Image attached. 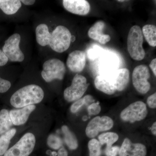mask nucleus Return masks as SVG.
I'll use <instances>...</instances> for the list:
<instances>
[{"label":"nucleus","mask_w":156,"mask_h":156,"mask_svg":"<svg viewBox=\"0 0 156 156\" xmlns=\"http://www.w3.org/2000/svg\"><path fill=\"white\" fill-rule=\"evenodd\" d=\"M151 131L154 135H156V122H154L151 127Z\"/></svg>","instance_id":"4c0bfd02"},{"label":"nucleus","mask_w":156,"mask_h":156,"mask_svg":"<svg viewBox=\"0 0 156 156\" xmlns=\"http://www.w3.org/2000/svg\"><path fill=\"white\" fill-rule=\"evenodd\" d=\"M44 95L43 89L39 86L27 85L14 92L11 97L10 102L14 107L21 108L40 103L43 100Z\"/></svg>","instance_id":"f257e3e1"},{"label":"nucleus","mask_w":156,"mask_h":156,"mask_svg":"<svg viewBox=\"0 0 156 156\" xmlns=\"http://www.w3.org/2000/svg\"><path fill=\"white\" fill-rule=\"evenodd\" d=\"M10 81L4 80L0 77V93H5L11 88Z\"/></svg>","instance_id":"c756f323"},{"label":"nucleus","mask_w":156,"mask_h":156,"mask_svg":"<svg viewBox=\"0 0 156 156\" xmlns=\"http://www.w3.org/2000/svg\"><path fill=\"white\" fill-rule=\"evenodd\" d=\"M43 68L42 77L48 83L64 78L66 69L64 63L59 59L54 58L47 60L43 64Z\"/></svg>","instance_id":"20e7f679"},{"label":"nucleus","mask_w":156,"mask_h":156,"mask_svg":"<svg viewBox=\"0 0 156 156\" xmlns=\"http://www.w3.org/2000/svg\"><path fill=\"white\" fill-rule=\"evenodd\" d=\"M16 133V129L12 128L0 137V156L4 155L8 150L11 140Z\"/></svg>","instance_id":"4be33fe9"},{"label":"nucleus","mask_w":156,"mask_h":156,"mask_svg":"<svg viewBox=\"0 0 156 156\" xmlns=\"http://www.w3.org/2000/svg\"><path fill=\"white\" fill-rule=\"evenodd\" d=\"M20 2L26 5H31L35 2V0H21Z\"/></svg>","instance_id":"e433bc0d"},{"label":"nucleus","mask_w":156,"mask_h":156,"mask_svg":"<svg viewBox=\"0 0 156 156\" xmlns=\"http://www.w3.org/2000/svg\"><path fill=\"white\" fill-rule=\"evenodd\" d=\"M13 125L9 112L6 109L2 110L0 111V134L9 131Z\"/></svg>","instance_id":"5701e85b"},{"label":"nucleus","mask_w":156,"mask_h":156,"mask_svg":"<svg viewBox=\"0 0 156 156\" xmlns=\"http://www.w3.org/2000/svg\"><path fill=\"white\" fill-rule=\"evenodd\" d=\"M9 61V59L7 58L2 50H0V66H3L7 64Z\"/></svg>","instance_id":"72a5a7b5"},{"label":"nucleus","mask_w":156,"mask_h":156,"mask_svg":"<svg viewBox=\"0 0 156 156\" xmlns=\"http://www.w3.org/2000/svg\"><path fill=\"white\" fill-rule=\"evenodd\" d=\"M95 87L98 90L108 95H112L116 92L113 86L111 84L106 76L100 75L97 76L94 80Z\"/></svg>","instance_id":"f3484780"},{"label":"nucleus","mask_w":156,"mask_h":156,"mask_svg":"<svg viewBox=\"0 0 156 156\" xmlns=\"http://www.w3.org/2000/svg\"><path fill=\"white\" fill-rule=\"evenodd\" d=\"M100 66L103 72L101 75L108 74L118 69L119 66L117 58L112 55H108L101 59Z\"/></svg>","instance_id":"6ab92c4d"},{"label":"nucleus","mask_w":156,"mask_h":156,"mask_svg":"<svg viewBox=\"0 0 156 156\" xmlns=\"http://www.w3.org/2000/svg\"><path fill=\"white\" fill-rule=\"evenodd\" d=\"M101 50L98 48H94L89 50L88 52V57L91 59H95L99 55Z\"/></svg>","instance_id":"473e14b6"},{"label":"nucleus","mask_w":156,"mask_h":156,"mask_svg":"<svg viewBox=\"0 0 156 156\" xmlns=\"http://www.w3.org/2000/svg\"><path fill=\"white\" fill-rule=\"evenodd\" d=\"M150 73L145 65H140L134 69L132 73V83L136 91L142 94H146L151 89L148 82Z\"/></svg>","instance_id":"6e6552de"},{"label":"nucleus","mask_w":156,"mask_h":156,"mask_svg":"<svg viewBox=\"0 0 156 156\" xmlns=\"http://www.w3.org/2000/svg\"><path fill=\"white\" fill-rule=\"evenodd\" d=\"M87 109L89 115H96L100 112L101 107L98 103L93 102L89 105Z\"/></svg>","instance_id":"c85d7f7f"},{"label":"nucleus","mask_w":156,"mask_h":156,"mask_svg":"<svg viewBox=\"0 0 156 156\" xmlns=\"http://www.w3.org/2000/svg\"><path fill=\"white\" fill-rule=\"evenodd\" d=\"M150 67L152 71L154 74L156 76V58H155L151 61L150 64Z\"/></svg>","instance_id":"f704fd0d"},{"label":"nucleus","mask_w":156,"mask_h":156,"mask_svg":"<svg viewBox=\"0 0 156 156\" xmlns=\"http://www.w3.org/2000/svg\"><path fill=\"white\" fill-rule=\"evenodd\" d=\"M147 148L144 144L133 143L128 138L124 139L119 151V156H146Z\"/></svg>","instance_id":"f8f14e48"},{"label":"nucleus","mask_w":156,"mask_h":156,"mask_svg":"<svg viewBox=\"0 0 156 156\" xmlns=\"http://www.w3.org/2000/svg\"><path fill=\"white\" fill-rule=\"evenodd\" d=\"M35 108V105H31L11 110L9 113L13 125L18 126L25 124L30 115Z\"/></svg>","instance_id":"dca6fc26"},{"label":"nucleus","mask_w":156,"mask_h":156,"mask_svg":"<svg viewBox=\"0 0 156 156\" xmlns=\"http://www.w3.org/2000/svg\"><path fill=\"white\" fill-rule=\"evenodd\" d=\"M51 34L49 46L53 51L62 53L69 49L72 35L68 29L63 26H58Z\"/></svg>","instance_id":"7ed1b4c3"},{"label":"nucleus","mask_w":156,"mask_h":156,"mask_svg":"<svg viewBox=\"0 0 156 156\" xmlns=\"http://www.w3.org/2000/svg\"><path fill=\"white\" fill-rule=\"evenodd\" d=\"M47 143L49 147L54 150H58L60 148L62 145L61 138L53 134H50L48 136Z\"/></svg>","instance_id":"cd10ccee"},{"label":"nucleus","mask_w":156,"mask_h":156,"mask_svg":"<svg viewBox=\"0 0 156 156\" xmlns=\"http://www.w3.org/2000/svg\"><path fill=\"white\" fill-rule=\"evenodd\" d=\"M89 86L86 78L77 74L73 78L71 86L64 90L63 95L65 99L68 102L79 100L83 97Z\"/></svg>","instance_id":"39448f33"},{"label":"nucleus","mask_w":156,"mask_h":156,"mask_svg":"<svg viewBox=\"0 0 156 156\" xmlns=\"http://www.w3.org/2000/svg\"><path fill=\"white\" fill-rule=\"evenodd\" d=\"M142 30L143 37L151 47L156 46V27L152 24L144 26Z\"/></svg>","instance_id":"412c9836"},{"label":"nucleus","mask_w":156,"mask_h":156,"mask_svg":"<svg viewBox=\"0 0 156 156\" xmlns=\"http://www.w3.org/2000/svg\"><path fill=\"white\" fill-rule=\"evenodd\" d=\"M64 9L72 14L85 16L90 10V4L86 0H63Z\"/></svg>","instance_id":"4468645a"},{"label":"nucleus","mask_w":156,"mask_h":156,"mask_svg":"<svg viewBox=\"0 0 156 156\" xmlns=\"http://www.w3.org/2000/svg\"><path fill=\"white\" fill-rule=\"evenodd\" d=\"M35 143L34 134L27 133L16 144L7 150L4 156H28L33 151Z\"/></svg>","instance_id":"423d86ee"},{"label":"nucleus","mask_w":156,"mask_h":156,"mask_svg":"<svg viewBox=\"0 0 156 156\" xmlns=\"http://www.w3.org/2000/svg\"><path fill=\"white\" fill-rule=\"evenodd\" d=\"M120 147L118 146H112L106 147L105 154L106 156H117L119 154Z\"/></svg>","instance_id":"7c9ffc66"},{"label":"nucleus","mask_w":156,"mask_h":156,"mask_svg":"<svg viewBox=\"0 0 156 156\" xmlns=\"http://www.w3.org/2000/svg\"><path fill=\"white\" fill-rule=\"evenodd\" d=\"M75 40V37L73 36H72L71 37V42H73Z\"/></svg>","instance_id":"ea45409f"},{"label":"nucleus","mask_w":156,"mask_h":156,"mask_svg":"<svg viewBox=\"0 0 156 156\" xmlns=\"http://www.w3.org/2000/svg\"><path fill=\"white\" fill-rule=\"evenodd\" d=\"M50 155H52L53 156H56L57 155V153L55 151H51L50 153Z\"/></svg>","instance_id":"58836bf2"},{"label":"nucleus","mask_w":156,"mask_h":156,"mask_svg":"<svg viewBox=\"0 0 156 156\" xmlns=\"http://www.w3.org/2000/svg\"><path fill=\"white\" fill-rule=\"evenodd\" d=\"M105 26V23L103 21H97L89 28L88 32V36L101 44H105L111 40L110 35L103 34V30Z\"/></svg>","instance_id":"2eb2a0df"},{"label":"nucleus","mask_w":156,"mask_h":156,"mask_svg":"<svg viewBox=\"0 0 156 156\" xmlns=\"http://www.w3.org/2000/svg\"><path fill=\"white\" fill-rule=\"evenodd\" d=\"M37 41L41 46L45 47L50 44L51 34L48 25L41 23L37 27L35 30Z\"/></svg>","instance_id":"a211bd4d"},{"label":"nucleus","mask_w":156,"mask_h":156,"mask_svg":"<svg viewBox=\"0 0 156 156\" xmlns=\"http://www.w3.org/2000/svg\"><path fill=\"white\" fill-rule=\"evenodd\" d=\"M57 155L58 156H68L67 151L64 147H61L58 150V152L57 153Z\"/></svg>","instance_id":"c9c22d12"},{"label":"nucleus","mask_w":156,"mask_h":156,"mask_svg":"<svg viewBox=\"0 0 156 156\" xmlns=\"http://www.w3.org/2000/svg\"><path fill=\"white\" fill-rule=\"evenodd\" d=\"M87 55L84 51L76 50L70 53L68 56L66 65L73 73H80L85 68Z\"/></svg>","instance_id":"ddd939ff"},{"label":"nucleus","mask_w":156,"mask_h":156,"mask_svg":"<svg viewBox=\"0 0 156 156\" xmlns=\"http://www.w3.org/2000/svg\"><path fill=\"white\" fill-rule=\"evenodd\" d=\"M62 131L64 134L65 142L70 149H76L78 147V142L75 134L70 131L66 126H62Z\"/></svg>","instance_id":"b1692460"},{"label":"nucleus","mask_w":156,"mask_h":156,"mask_svg":"<svg viewBox=\"0 0 156 156\" xmlns=\"http://www.w3.org/2000/svg\"><path fill=\"white\" fill-rule=\"evenodd\" d=\"M147 113L145 103L142 101H136L123 109L120 114V118L124 122L134 123L144 119Z\"/></svg>","instance_id":"0eeeda50"},{"label":"nucleus","mask_w":156,"mask_h":156,"mask_svg":"<svg viewBox=\"0 0 156 156\" xmlns=\"http://www.w3.org/2000/svg\"><path fill=\"white\" fill-rule=\"evenodd\" d=\"M144 37L140 27L134 25L129 30L127 38V49L131 58L136 61L144 58L145 52L143 47Z\"/></svg>","instance_id":"f03ea898"},{"label":"nucleus","mask_w":156,"mask_h":156,"mask_svg":"<svg viewBox=\"0 0 156 156\" xmlns=\"http://www.w3.org/2000/svg\"><path fill=\"white\" fill-rule=\"evenodd\" d=\"M147 104L148 106L151 108H156V93H154L152 95L148 97Z\"/></svg>","instance_id":"2f4dec72"},{"label":"nucleus","mask_w":156,"mask_h":156,"mask_svg":"<svg viewBox=\"0 0 156 156\" xmlns=\"http://www.w3.org/2000/svg\"><path fill=\"white\" fill-rule=\"evenodd\" d=\"M116 91H122L128 86L130 80V72L127 68L118 69L113 72L105 74Z\"/></svg>","instance_id":"9b49d317"},{"label":"nucleus","mask_w":156,"mask_h":156,"mask_svg":"<svg viewBox=\"0 0 156 156\" xmlns=\"http://www.w3.org/2000/svg\"><path fill=\"white\" fill-rule=\"evenodd\" d=\"M117 2H124L125 1H117Z\"/></svg>","instance_id":"a19ab883"},{"label":"nucleus","mask_w":156,"mask_h":156,"mask_svg":"<svg viewBox=\"0 0 156 156\" xmlns=\"http://www.w3.org/2000/svg\"><path fill=\"white\" fill-rule=\"evenodd\" d=\"M94 98L91 95H88L84 96L83 98H80L76 101L73 103L70 108V111L73 113L77 112L84 105H87L89 104H92L94 101Z\"/></svg>","instance_id":"a878e982"},{"label":"nucleus","mask_w":156,"mask_h":156,"mask_svg":"<svg viewBox=\"0 0 156 156\" xmlns=\"http://www.w3.org/2000/svg\"><path fill=\"white\" fill-rule=\"evenodd\" d=\"M114 126V122L107 116H97L88 123L86 129V134L88 137L94 138L100 132L110 130Z\"/></svg>","instance_id":"9d476101"},{"label":"nucleus","mask_w":156,"mask_h":156,"mask_svg":"<svg viewBox=\"0 0 156 156\" xmlns=\"http://www.w3.org/2000/svg\"><path fill=\"white\" fill-rule=\"evenodd\" d=\"M89 156H100L101 154V145L98 140L92 138L88 143Z\"/></svg>","instance_id":"bb28decb"},{"label":"nucleus","mask_w":156,"mask_h":156,"mask_svg":"<svg viewBox=\"0 0 156 156\" xmlns=\"http://www.w3.org/2000/svg\"><path fill=\"white\" fill-rule=\"evenodd\" d=\"M21 37L16 33L11 35L5 41L2 51L9 60L21 62L24 60V55L20 48Z\"/></svg>","instance_id":"1a4fd4ad"},{"label":"nucleus","mask_w":156,"mask_h":156,"mask_svg":"<svg viewBox=\"0 0 156 156\" xmlns=\"http://www.w3.org/2000/svg\"><path fill=\"white\" fill-rule=\"evenodd\" d=\"M21 5L19 0H0V9L7 15L17 13Z\"/></svg>","instance_id":"aec40b11"},{"label":"nucleus","mask_w":156,"mask_h":156,"mask_svg":"<svg viewBox=\"0 0 156 156\" xmlns=\"http://www.w3.org/2000/svg\"><path fill=\"white\" fill-rule=\"evenodd\" d=\"M98 139L101 145L106 144V147H109L112 146L113 144L118 141L119 136L115 132H106L99 135Z\"/></svg>","instance_id":"393cba45"}]
</instances>
